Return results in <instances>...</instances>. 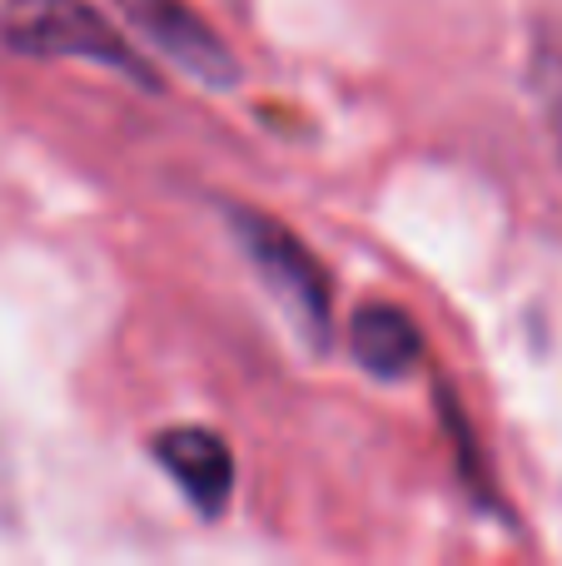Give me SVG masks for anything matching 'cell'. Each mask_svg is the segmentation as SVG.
Wrapping results in <instances>:
<instances>
[{"mask_svg": "<svg viewBox=\"0 0 562 566\" xmlns=\"http://www.w3.org/2000/svg\"><path fill=\"white\" fill-rule=\"evenodd\" d=\"M0 35H6L20 55L100 60V65L125 70V75H135V80L149 75V70L139 65V55H129L119 30L110 25L100 10H90L85 0H6V6H0Z\"/></svg>", "mask_w": 562, "mask_h": 566, "instance_id": "obj_1", "label": "cell"}, {"mask_svg": "<svg viewBox=\"0 0 562 566\" xmlns=\"http://www.w3.org/2000/svg\"><path fill=\"white\" fill-rule=\"evenodd\" d=\"M354 353L374 378H404L418 363L424 343H418V328L408 313H398L394 303H368L354 318Z\"/></svg>", "mask_w": 562, "mask_h": 566, "instance_id": "obj_5", "label": "cell"}, {"mask_svg": "<svg viewBox=\"0 0 562 566\" xmlns=\"http://www.w3.org/2000/svg\"><path fill=\"white\" fill-rule=\"evenodd\" d=\"M533 90L538 105L548 115V129H553V145L562 159V25H548L533 45Z\"/></svg>", "mask_w": 562, "mask_h": 566, "instance_id": "obj_6", "label": "cell"}, {"mask_svg": "<svg viewBox=\"0 0 562 566\" xmlns=\"http://www.w3.org/2000/svg\"><path fill=\"white\" fill-rule=\"evenodd\" d=\"M235 229H239V239H244L249 259L259 264V274L269 279V289L284 298V308L294 313V323L309 333V343H324L329 289H324V269L314 264V254H309L284 224L254 214V209H239Z\"/></svg>", "mask_w": 562, "mask_h": 566, "instance_id": "obj_2", "label": "cell"}, {"mask_svg": "<svg viewBox=\"0 0 562 566\" xmlns=\"http://www.w3.org/2000/svg\"><path fill=\"white\" fill-rule=\"evenodd\" d=\"M155 462L199 512H225L235 492V458L209 428H169L155 438Z\"/></svg>", "mask_w": 562, "mask_h": 566, "instance_id": "obj_4", "label": "cell"}, {"mask_svg": "<svg viewBox=\"0 0 562 566\" xmlns=\"http://www.w3.org/2000/svg\"><path fill=\"white\" fill-rule=\"evenodd\" d=\"M119 10H125L175 65H185L195 80L229 85V80L239 75L235 55L225 50V40H219L199 15H189L179 0H119Z\"/></svg>", "mask_w": 562, "mask_h": 566, "instance_id": "obj_3", "label": "cell"}]
</instances>
